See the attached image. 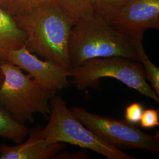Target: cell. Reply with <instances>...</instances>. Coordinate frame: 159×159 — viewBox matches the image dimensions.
<instances>
[{
    "instance_id": "9",
    "label": "cell",
    "mask_w": 159,
    "mask_h": 159,
    "mask_svg": "<svg viewBox=\"0 0 159 159\" xmlns=\"http://www.w3.org/2000/svg\"><path fill=\"white\" fill-rule=\"evenodd\" d=\"M39 127L29 131V138L14 146L0 145L1 159H47L57 155L63 148L61 143H48L40 138Z\"/></svg>"
},
{
    "instance_id": "19",
    "label": "cell",
    "mask_w": 159,
    "mask_h": 159,
    "mask_svg": "<svg viewBox=\"0 0 159 159\" xmlns=\"http://www.w3.org/2000/svg\"><path fill=\"white\" fill-rule=\"evenodd\" d=\"M3 79H4L3 74H2V73L1 70V69H0V85H1V84L2 83V82Z\"/></svg>"
},
{
    "instance_id": "15",
    "label": "cell",
    "mask_w": 159,
    "mask_h": 159,
    "mask_svg": "<svg viewBox=\"0 0 159 159\" xmlns=\"http://www.w3.org/2000/svg\"><path fill=\"white\" fill-rule=\"evenodd\" d=\"M52 2L54 0H16L6 11L12 16L23 15Z\"/></svg>"
},
{
    "instance_id": "14",
    "label": "cell",
    "mask_w": 159,
    "mask_h": 159,
    "mask_svg": "<svg viewBox=\"0 0 159 159\" xmlns=\"http://www.w3.org/2000/svg\"><path fill=\"white\" fill-rule=\"evenodd\" d=\"M128 0H91L94 12L108 21L125 5Z\"/></svg>"
},
{
    "instance_id": "2",
    "label": "cell",
    "mask_w": 159,
    "mask_h": 159,
    "mask_svg": "<svg viewBox=\"0 0 159 159\" xmlns=\"http://www.w3.org/2000/svg\"><path fill=\"white\" fill-rule=\"evenodd\" d=\"M68 54L71 68L96 58L119 56L139 61L133 40L95 12L73 25Z\"/></svg>"
},
{
    "instance_id": "6",
    "label": "cell",
    "mask_w": 159,
    "mask_h": 159,
    "mask_svg": "<svg viewBox=\"0 0 159 159\" xmlns=\"http://www.w3.org/2000/svg\"><path fill=\"white\" fill-rule=\"evenodd\" d=\"M70 110L87 129L117 148L159 153V131L154 135L148 134L125 120H117L92 113L80 107Z\"/></svg>"
},
{
    "instance_id": "10",
    "label": "cell",
    "mask_w": 159,
    "mask_h": 159,
    "mask_svg": "<svg viewBox=\"0 0 159 159\" xmlns=\"http://www.w3.org/2000/svg\"><path fill=\"white\" fill-rule=\"evenodd\" d=\"M26 35L13 17L0 7V64L8 61L10 51L25 46Z\"/></svg>"
},
{
    "instance_id": "7",
    "label": "cell",
    "mask_w": 159,
    "mask_h": 159,
    "mask_svg": "<svg viewBox=\"0 0 159 159\" xmlns=\"http://www.w3.org/2000/svg\"><path fill=\"white\" fill-rule=\"evenodd\" d=\"M107 22L131 39L143 37L148 29H159V0H128Z\"/></svg>"
},
{
    "instance_id": "17",
    "label": "cell",
    "mask_w": 159,
    "mask_h": 159,
    "mask_svg": "<svg viewBox=\"0 0 159 159\" xmlns=\"http://www.w3.org/2000/svg\"><path fill=\"white\" fill-rule=\"evenodd\" d=\"M139 124L144 129H152L158 126L159 111L153 108L144 110Z\"/></svg>"
},
{
    "instance_id": "16",
    "label": "cell",
    "mask_w": 159,
    "mask_h": 159,
    "mask_svg": "<svg viewBox=\"0 0 159 159\" xmlns=\"http://www.w3.org/2000/svg\"><path fill=\"white\" fill-rule=\"evenodd\" d=\"M144 107L139 102H133L125 108V120L132 125L139 124Z\"/></svg>"
},
{
    "instance_id": "11",
    "label": "cell",
    "mask_w": 159,
    "mask_h": 159,
    "mask_svg": "<svg viewBox=\"0 0 159 159\" xmlns=\"http://www.w3.org/2000/svg\"><path fill=\"white\" fill-rule=\"evenodd\" d=\"M28 134V128L24 124L16 121L0 106V137L20 144Z\"/></svg>"
},
{
    "instance_id": "12",
    "label": "cell",
    "mask_w": 159,
    "mask_h": 159,
    "mask_svg": "<svg viewBox=\"0 0 159 159\" xmlns=\"http://www.w3.org/2000/svg\"><path fill=\"white\" fill-rule=\"evenodd\" d=\"M54 1L74 24L94 12L91 0H54Z\"/></svg>"
},
{
    "instance_id": "18",
    "label": "cell",
    "mask_w": 159,
    "mask_h": 159,
    "mask_svg": "<svg viewBox=\"0 0 159 159\" xmlns=\"http://www.w3.org/2000/svg\"><path fill=\"white\" fill-rule=\"evenodd\" d=\"M16 0H0V7L7 11Z\"/></svg>"
},
{
    "instance_id": "3",
    "label": "cell",
    "mask_w": 159,
    "mask_h": 159,
    "mask_svg": "<svg viewBox=\"0 0 159 159\" xmlns=\"http://www.w3.org/2000/svg\"><path fill=\"white\" fill-rule=\"evenodd\" d=\"M4 79L0 85V106L18 122H33L35 114L50 113V101L57 91L44 88L9 61L0 64Z\"/></svg>"
},
{
    "instance_id": "8",
    "label": "cell",
    "mask_w": 159,
    "mask_h": 159,
    "mask_svg": "<svg viewBox=\"0 0 159 159\" xmlns=\"http://www.w3.org/2000/svg\"><path fill=\"white\" fill-rule=\"evenodd\" d=\"M8 61L28 72L34 81L46 89L60 91L69 85L67 69L51 61L41 60L25 46L10 51Z\"/></svg>"
},
{
    "instance_id": "4",
    "label": "cell",
    "mask_w": 159,
    "mask_h": 159,
    "mask_svg": "<svg viewBox=\"0 0 159 159\" xmlns=\"http://www.w3.org/2000/svg\"><path fill=\"white\" fill-rule=\"evenodd\" d=\"M39 136L48 143H66L89 149L108 159H135L120 149L103 141L83 125L71 112L60 97L50 101V119L44 128L39 127Z\"/></svg>"
},
{
    "instance_id": "5",
    "label": "cell",
    "mask_w": 159,
    "mask_h": 159,
    "mask_svg": "<svg viewBox=\"0 0 159 159\" xmlns=\"http://www.w3.org/2000/svg\"><path fill=\"white\" fill-rule=\"evenodd\" d=\"M68 77L79 90L97 88L99 80L111 77L135 90L157 102L159 96L149 85L145 77L142 64L139 61L123 57L96 58L88 60L77 67L68 70Z\"/></svg>"
},
{
    "instance_id": "1",
    "label": "cell",
    "mask_w": 159,
    "mask_h": 159,
    "mask_svg": "<svg viewBox=\"0 0 159 159\" xmlns=\"http://www.w3.org/2000/svg\"><path fill=\"white\" fill-rule=\"evenodd\" d=\"M12 17L25 34V46L30 52L67 70L71 68L68 41L74 23L54 2Z\"/></svg>"
},
{
    "instance_id": "13",
    "label": "cell",
    "mask_w": 159,
    "mask_h": 159,
    "mask_svg": "<svg viewBox=\"0 0 159 159\" xmlns=\"http://www.w3.org/2000/svg\"><path fill=\"white\" fill-rule=\"evenodd\" d=\"M136 50L139 61L142 64L145 77L150 83L151 87L159 97V68L152 63L143 46V37L132 39Z\"/></svg>"
}]
</instances>
